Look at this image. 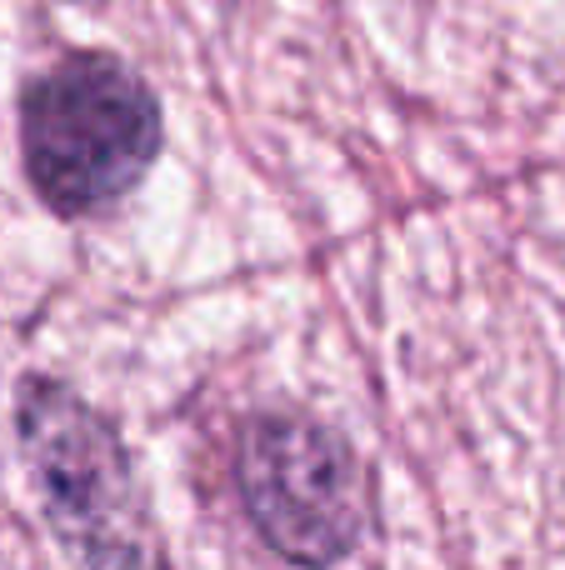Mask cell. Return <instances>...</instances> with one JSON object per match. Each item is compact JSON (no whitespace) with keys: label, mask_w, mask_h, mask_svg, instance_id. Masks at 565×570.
Returning a JSON list of instances; mask_svg holds the SVG:
<instances>
[{"label":"cell","mask_w":565,"mask_h":570,"mask_svg":"<svg viewBox=\"0 0 565 570\" xmlns=\"http://www.w3.org/2000/svg\"><path fill=\"white\" fill-rule=\"evenodd\" d=\"M16 435L70 570H166L136 465L96 405L50 375H26Z\"/></svg>","instance_id":"1"},{"label":"cell","mask_w":565,"mask_h":570,"mask_svg":"<svg viewBox=\"0 0 565 570\" xmlns=\"http://www.w3.org/2000/svg\"><path fill=\"white\" fill-rule=\"evenodd\" d=\"M20 150L56 216H96L156 166L160 106L116 56H70L20 100Z\"/></svg>","instance_id":"2"},{"label":"cell","mask_w":565,"mask_h":570,"mask_svg":"<svg viewBox=\"0 0 565 570\" xmlns=\"http://www.w3.org/2000/svg\"><path fill=\"white\" fill-rule=\"evenodd\" d=\"M236 481L260 541L306 570L346 561L366 535V471L346 435L310 415H250L240 431Z\"/></svg>","instance_id":"3"}]
</instances>
